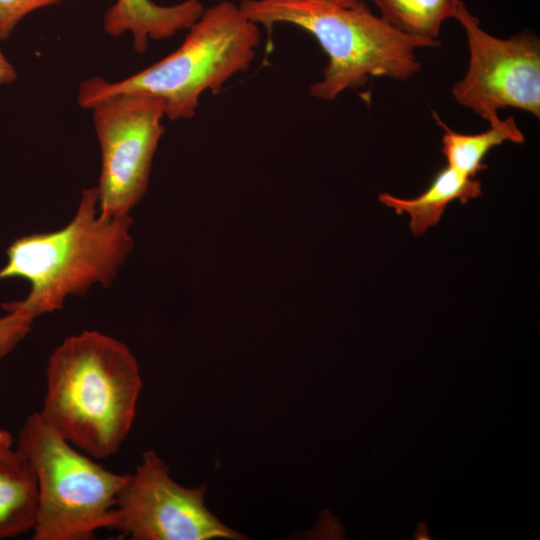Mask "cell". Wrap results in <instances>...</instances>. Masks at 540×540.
Here are the masks:
<instances>
[{"label": "cell", "mask_w": 540, "mask_h": 540, "mask_svg": "<svg viewBox=\"0 0 540 540\" xmlns=\"http://www.w3.org/2000/svg\"><path fill=\"white\" fill-rule=\"evenodd\" d=\"M39 412L70 444L95 458L115 454L128 435L142 387L137 359L97 331L67 337L50 355Z\"/></svg>", "instance_id": "cell-1"}, {"label": "cell", "mask_w": 540, "mask_h": 540, "mask_svg": "<svg viewBox=\"0 0 540 540\" xmlns=\"http://www.w3.org/2000/svg\"><path fill=\"white\" fill-rule=\"evenodd\" d=\"M239 7L258 25H295L318 41L328 63L310 94L325 101L370 77L408 80L421 68L415 50L440 45L439 40L399 31L360 1L342 6L315 0H242Z\"/></svg>", "instance_id": "cell-2"}, {"label": "cell", "mask_w": 540, "mask_h": 540, "mask_svg": "<svg viewBox=\"0 0 540 540\" xmlns=\"http://www.w3.org/2000/svg\"><path fill=\"white\" fill-rule=\"evenodd\" d=\"M131 224L129 215L99 214L97 188L83 190L66 226L20 237L9 246L0 280L22 278L31 288L23 300L2 307L24 308L37 317L61 309L67 296L85 294L96 283L110 285L133 249Z\"/></svg>", "instance_id": "cell-3"}, {"label": "cell", "mask_w": 540, "mask_h": 540, "mask_svg": "<svg viewBox=\"0 0 540 540\" xmlns=\"http://www.w3.org/2000/svg\"><path fill=\"white\" fill-rule=\"evenodd\" d=\"M183 43L160 61L118 82L100 77L84 81L78 104L88 109L97 99L135 93L161 101L170 120L192 118L206 91H219L252 64L260 43L259 25L231 1H220L189 28Z\"/></svg>", "instance_id": "cell-4"}, {"label": "cell", "mask_w": 540, "mask_h": 540, "mask_svg": "<svg viewBox=\"0 0 540 540\" xmlns=\"http://www.w3.org/2000/svg\"><path fill=\"white\" fill-rule=\"evenodd\" d=\"M16 449L37 479L33 540H88L99 529L113 528L117 496L129 474L106 470L75 450L39 412L26 418Z\"/></svg>", "instance_id": "cell-5"}, {"label": "cell", "mask_w": 540, "mask_h": 540, "mask_svg": "<svg viewBox=\"0 0 540 540\" xmlns=\"http://www.w3.org/2000/svg\"><path fill=\"white\" fill-rule=\"evenodd\" d=\"M88 109L102 156L99 214L129 215L148 188L152 160L164 133L163 105L150 96L117 93L97 99Z\"/></svg>", "instance_id": "cell-6"}, {"label": "cell", "mask_w": 540, "mask_h": 540, "mask_svg": "<svg viewBox=\"0 0 540 540\" xmlns=\"http://www.w3.org/2000/svg\"><path fill=\"white\" fill-rule=\"evenodd\" d=\"M454 18L464 29L469 48L467 72L452 88L454 99L489 124L497 122L498 111L507 107L539 118V38L528 33L495 37L482 29L462 0Z\"/></svg>", "instance_id": "cell-7"}, {"label": "cell", "mask_w": 540, "mask_h": 540, "mask_svg": "<svg viewBox=\"0 0 540 540\" xmlns=\"http://www.w3.org/2000/svg\"><path fill=\"white\" fill-rule=\"evenodd\" d=\"M206 490L179 485L169 466L146 451L117 496L113 529L132 540L245 539L208 510Z\"/></svg>", "instance_id": "cell-8"}, {"label": "cell", "mask_w": 540, "mask_h": 540, "mask_svg": "<svg viewBox=\"0 0 540 540\" xmlns=\"http://www.w3.org/2000/svg\"><path fill=\"white\" fill-rule=\"evenodd\" d=\"M479 196H482L481 181L446 165L418 196L404 199L382 193L379 200L398 215L407 213L412 232L420 236L440 221L449 203L455 200L467 203Z\"/></svg>", "instance_id": "cell-9"}, {"label": "cell", "mask_w": 540, "mask_h": 540, "mask_svg": "<svg viewBox=\"0 0 540 540\" xmlns=\"http://www.w3.org/2000/svg\"><path fill=\"white\" fill-rule=\"evenodd\" d=\"M38 485L29 460L17 449L0 453V539L33 530Z\"/></svg>", "instance_id": "cell-10"}, {"label": "cell", "mask_w": 540, "mask_h": 540, "mask_svg": "<svg viewBox=\"0 0 540 540\" xmlns=\"http://www.w3.org/2000/svg\"><path fill=\"white\" fill-rule=\"evenodd\" d=\"M433 117L444 130L441 152L447 165L468 177L475 178L487 168L484 159L493 148L507 141L517 144L525 141L513 117L500 118L489 124V129L477 134L454 131L435 112Z\"/></svg>", "instance_id": "cell-11"}, {"label": "cell", "mask_w": 540, "mask_h": 540, "mask_svg": "<svg viewBox=\"0 0 540 540\" xmlns=\"http://www.w3.org/2000/svg\"><path fill=\"white\" fill-rule=\"evenodd\" d=\"M381 17L399 31L438 40L442 24L454 18L461 0H372Z\"/></svg>", "instance_id": "cell-12"}, {"label": "cell", "mask_w": 540, "mask_h": 540, "mask_svg": "<svg viewBox=\"0 0 540 540\" xmlns=\"http://www.w3.org/2000/svg\"><path fill=\"white\" fill-rule=\"evenodd\" d=\"M157 12L150 0H117L106 12V19L120 28H132L149 22Z\"/></svg>", "instance_id": "cell-13"}, {"label": "cell", "mask_w": 540, "mask_h": 540, "mask_svg": "<svg viewBox=\"0 0 540 540\" xmlns=\"http://www.w3.org/2000/svg\"><path fill=\"white\" fill-rule=\"evenodd\" d=\"M0 317V362L30 332L36 318L24 308H8Z\"/></svg>", "instance_id": "cell-14"}, {"label": "cell", "mask_w": 540, "mask_h": 540, "mask_svg": "<svg viewBox=\"0 0 540 540\" xmlns=\"http://www.w3.org/2000/svg\"><path fill=\"white\" fill-rule=\"evenodd\" d=\"M63 0H0V40L7 39L29 13Z\"/></svg>", "instance_id": "cell-15"}, {"label": "cell", "mask_w": 540, "mask_h": 540, "mask_svg": "<svg viewBox=\"0 0 540 540\" xmlns=\"http://www.w3.org/2000/svg\"><path fill=\"white\" fill-rule=\"evenodd\" d=\"M17 77L14 67L0 50V85L13 82Z\"/></svg>", "instance_id": "cell-16"}, {"label": "cell", "mask_w": 540, "mask_h": 540, "mask_svg": "<svg viewBox=\"0 0 540 540\" xmlns=\"http://www.w3.org/2000/svg\"><path fill=\"white\" fill-rule=\"evenodd\" d=\"M12 444V435L8 431L0 429V453H6L12 450Z\"/></svg>", "instance_id": "cell-17"}, {"label": "cell", "mask_w": 540, "mask_h": 540, "mask_svg": "<svg viewBox=\"0 0 540 540\" xmlns=\"http://www.w3.org/2000/svg\"><path fill=\"white\" fill-rule=\"evenodd\" d=\"M315 1H321L331 4H337L342 6H353L357 4L360 0H315Z\"/></svg>", "instance_id": "cell-18"}]
</instances>
